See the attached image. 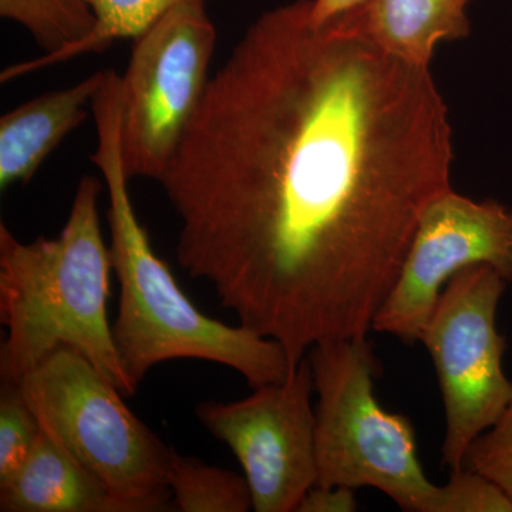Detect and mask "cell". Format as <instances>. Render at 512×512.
I'll list each match as a JSON object with an SVG mask.
<instances>
[{
    "label": "cell",
    "mask_w": 512,
    "mask_h": 512,
    "mask_svg": "<svg viewBox=\"0 0 512 512\" xmlns=\"http://www.w3.org/2000/svg\"><path fill=\"white\" fill-rule=\"evenodd\" d=\"M184 2L192 0H89L96 15V26L89 36L53 55H42L36 60L13 64L3 70L2 79L10 82L23 74L66 62L73 57L101 52L116 40L136 39L164 12Z\"/></svg>",
    "instance_id": "13"
},
{
    "label": "cell",
    "mask_w": 512,
    "mask_h": 512,
    "mask_svg": "<svg viewBox=\"0 0 512 512\" xmlns=\"http://www.w3.org/2000/svg\"><path fill=\"white\" fill-rule=\"evenodd\" d=\"M0 15L28 30L43 56L80 42L96 26L89 0H0Z\"/></svg>",
    "instance_id": "15"
},
{
    "label": "cell",
    "mask_w": 512,
    "mask_h": 512,
    "mask_svg": "<svg viewBox=\"0 0 512 512\" xmlns=\"http://www.w3.org/2000/svg\"><path fill=\"white\" fill-rule=\"evenodd\" d=\"M463 468L493 481L512 501V396L503 416L468 448Z\"/></svg>",
    "instance_id": "17"
},
{
    "label": "cell",
    "mask_w": 512,
    "mask_h": 512,
    "mask_svg": "<svg viewBox=\"0 0 512 512\" xmlns=\"http://www.w3.org/2000/svg\"><path fill=\"white\" fill-rule=\"evenodd\" d=\"M470 0H370L357 12L336 19L350 32L389 55L430 67L434 49L470 35Z\"/></svg>",
    "instance_id": "11"
},
{
    "label": "cell",
    "mask_w": 512,
    "mask_h": 512,
    "mask_svg": "<svg viewBox=\"0 0 512 512\" xmlns=\"http://www.w3.org/2000/svg\"><path fill=\"white\" fill-rule=\"evenodd\" d=\"M106 70L26 101L0 119V188L28 184L56 147L93 114Z\"/></svg>",
    "instance_id": "10"
},
{
    "label": "cell",
    "mask_w": 512,
    "mask_h": 512,
    "mask_svg": "<svg viewBox=\"0 0 512 512\" xmlns=\"http://www.w3.org/2000/svg\"><path fill=\"white\" fill-rule=\"evenodd\" d=\"M370 0H311V19L316 26L350 15L365 8Z\"/></svg>",
    "instance_id": "19"
},
{
    "label": "cell",
    "mask_w": 512,
    "mask_h": 512,
    "mask_svg": "<svg viewBox=\"0 0 512 512\" xmlns=\"http://www.w3.org/2000/svg\"><path fill=\"white\" fill-rule=\"evenodd\" d=\"M507 284L491 266L463 269L447 282L421 333L446 410L441 463L450 471L463 468L468 448L510 403L512 382L503 369L507 342L497 329Z\"/></svg>",
    "instance_id": "7"
},
{
    "label": "cell",
    "mask_w": 512,
    "mask_h": 512,
    "mask_svg": "<svg viewBox=\"0 0 512 512\" xmlns=\"http://www.w3.org/2000/svg\"><path fill=\"white\" fill-rule=\"evenodd\" d=\"M121 76V151L128 177L158 181L210 82L217 30L205 2L180 3L133 39Z\"/></svg>",
    "instance_id": "6"
},
{
    "label": "cell",
    "mask_w": 512,
    "mask_h": 512,
    "mask_svg": "<svg viewBox=\"0 0 512 512\" xmlns=\"http://www.w3.org/2000/svg\"><path fill=\"white\" fill-rule=\"evenodd\" d=\"M100 181L84 175L59 237L22 242L0 222L2 382L18 383L57 349L82 353L124 396L134 394L121 369L107 318L110 247L99 215Z\"/></svg>",
    "instance_id": "3"
},
{
    "label": "cell",
    "mask_w": 512,
    "mask_h": 512,
    "mask_svg": "<svg viewBox=\"0 0 512 512\" xmlns=\"http://www.w3.org/2000/svg\"><path fill=\"white\" fill-rule=\"evenodd\" d=\"M2 512H123L113 495L40 427L19 473L0 487Z\"/></svg>",
    "instance_id": "12"
},
{
    "label": "cell",
    "mask_w": 512,
    "mask_h": 512,
    "mask_svg": "<svg viewBox=\"0 0 512 512\" xmlns=\"http://www.w3.org/2000/svg\"><path fill=\"white\" fill-rule=\"evenodd\" d=\"M237 402L198 404V420L227 444L244 471L252 510L298 511L318 481L316 412L308 356L284 383L256 387Z\"/></svg>",
    "instance_id": "8"
},
{
    "label": "cell",
    "mask_w": 512,
    "mask_h": 512,
    "mask_svg": "<svg viewBox=\"0 0 512 512\" xmlns=\"http://www.w3.org/2000/svg\"><path fill=\"white\" fill-rule=\"evenodd\" d=\"M355 490L343 485L320 487L315 485L299 504V512H353L357 510Z\"/></svg>",
    "instance_id": "18"
},
{
    "label": "cell",
    "mask_w": 512,
    "mask_h": 512,
    "mask_svg": "<svg viewBox=\"0 0 512 512\" xmlns=\"http://www.w3.org/2000/svg\"><path fill=\"white\" fill-rule=\"evenodd\" d=\"M316 409L320 487H372L407 512H448L447 485L421 467L409 417L377 402L380 366L367 336L320 343L308 352Z\"/></svg>",
    "instance_id": "4"
},
{
    "label": "cell",
    "mask_w": 512,
    "mask_h": 512,
    "mask_svg": "<svg viewBox=\"0 0 512 512\" xmlns=\"http://www.w3.org/2000/svg\"><path fill=\"white\" fill-rule=\"evenodd\" d=\"M474 265L512 282V210L448 190L421 212L396 284L377 312L373 330L407 345L420 342L447 282Z\"/></svg>",
    "instance_id": "9"
},
{
    "label": "cell",
    "mask_w": 512,
    "mask_h": 512,
    "mask_svg": "<svg viewBox=\"0 0 512 512\" xmlns=\"http://www.w3.org/2000/svg\"><path fill=\"white\" fill-rule=\"evenodd\" d=\"M18 384L40 427L109 490L121 511L167 508L173 448L128 409L119 387L87 357L57 349Z\"/></svg>",
    "instance_id": "5"
},
{
    "label": "cell",
    "mask_w": 512,
    "mask_h": 512,
    "mask_svg": "<svg viewBox=\"0 0 512 512\" xmlns=\"http://www.w3.org/2000/svg\"><path fill=\"white\" fill-rule=\"evenodd\" d=\"M40 434L39 420L18 383L0 389V487L8 484L28 460Z\"/></svg>",
    "instance_id": "16"
},
{
    "label": "cell",
    "mask_w": 512,
    "mask_h": 512,
    "mask_svg": "<svg viewBox=\"0 0 512 512\" xmlns=\"http://www.w3.org/2000/svg\"><path fill=\"white\" fill-rule=\"evenodd\" d=\"M121 109V76L109 69L92 104L97 130L92 161L109 194L110 254L120 285L119 309L111 332L128 384L136 393L154 366L174 359L227 366L252 389L284 383L295 369L284 346L195 308L151 247L128 191L130 177L121 151Z\"/></svg>",
    "instance_id": "2"
},
{
    "label": "cell",
    "mask_w": 512,
    "mask_h": 512,
    "mask_svg": "<svg viewBox=\"0 0 512 512\" xmlns=\"http://www.w3.org/2000/svg\"><path fill=\"white\" fill-rule=\"evenodd\" d=\"M453 160L430 67L295 0L232 47L157 183L184 272L296 367L372 332Z\"/></svg>",
    "instance_id": "1"
},
{
    "label": "cell",
    "mask_w": 512,
    "mask_h": 512,
    "mask_svg": "<svg viewBox=\"0 0 512 512\" xmlns=\"http://www.w3.org/2000/svg\"><path fill=\"white\" fill-rule=\"evenodd\" d=\"M170 490L183 512H247L251 491L245 477L171 451Z\"/></svg>",
    "instance_id": "14"
}]
</instances>
